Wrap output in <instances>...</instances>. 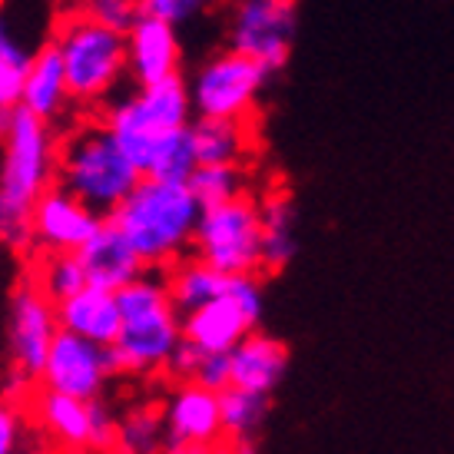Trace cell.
Returning a JSON list of instances; mask_svg holds the SVG:
<instances>
[{"mask_svg": "<svg viewBox=\"0 0 454 454\" xmlns=\"http://www.w3.org/2000/svg\"><path fill=\"white\" fill-rule=\"evenodd\" d=\"M200 215L202 202L196 200L190 183L143 176L110 219L129 239L146 269H160L190 249Z\"/></svg>", "mask_w": 454, "mask_h": 454, "instance_id": "6da1fadb", "label": "cell"}, {"mask_svg": "<svg viewBox=\"0 0 454 454\" xmlns=\"http://www.w3.org/2000/svg\"><path fill=\"white\" fill-rule=\"evenodd\" d=\"M139 179L143 173L103 120H83L60 139L57 183L106 219L137 190Z\"/></svg>", "mask_w": 454, "mask_h": 454, "instance_id": "7a4b0ae2", "label": "cell"}, {"mask_svg": "<svg viewBox=\"0 0 454 454\" xmlns=\"http://www.w3.org/2000/svg\"><path fill=\"white\" fill-rule=\"evenodd\" d=\"M116 299H120V312H123L120 335L110 345L116 372L153 375V372L166 368L169 355L176 352V345L183 341V312L169 299L166 278L143 272L116 292Z\"/></svg>", "mask_w": 454, "mask_h": 454, "instance_id": "3957f363", "label": "cell"}, {"mask_svg": "<svg viewBox=\"0 0 454 454\" xmlns=\"http://www.w3.org/2000/svg\"><path fill=\"white\" fill-rule=\"evenodd\" d=\"M53 47L64 57L67 83L76 106H106L129 80L127 34L70 11L53 30Z\"/></svg>", "mask_w": 454, "mask_h": 454, "instance_id": "277c9868", "label": "cell"}, {"mask_svg": "<svg viewBox=\"0 0 454 454\" xmlns=\"http://www.w3.org/2000/svg\"><path fill=\"white\" fill-rule=\"evenodd\" d=\"M192 116L196 110H192L190 83L183 74H176L160 83L133 87L129 93L114 97L103 110V123L114 129L116 143L127 150V156L146 176L160 143L173 137L176 129L192 127Z\"/></svg>", "mask_w": 454, "mask_h": 454, "instance_id": "5b68a950", "label": "cell"}, {"mask_svg": "<svg viewBox=\"0 0 454 454\" xmlns=\"http://www.w3.org/2000/svg\"><path fill=\"white\" fill-rule=\"evenodd\" d=\"M57 163L60 139L53 123L17 106L0 137V192L24 206H37L57 179Z\"/></svg>", "mask_w": 454, "mask_h": 454, "instance_id": "8992f818", "label": "cell"}, {"mask_svg": "<svg viewBox=\"0 0 454 454\" xmlns=\"http://www.w3.org/2000/svg\"><path fill=\"white\" fill-rule=\"evenodd\" d=\"M192 249L226 276H246L262 269V209L249 196L206 206Z\"/></svg>", "mask_w": 454, "mask_h": 454, "instance_id": "52a82bcc", "label": "cell"}, {"mask_svg": "<svg viewBox=\"0 0 454 454\" xmlns=\"http://www.w3.org/2000/svg\"><path fill=\"white\" fill-rule=\"evenodd\" d=\"M269 70L246 53L226 51L206 57L190 76V97L196 116L209 120H249L262 97Z\"/></svg>", "mask_w": 454, "mask_h": 454, "instance_id": "ba28073f", "label": "cell"}, {"mask_svg": "<svg viewBox=\"0 0 454 454\" xmlns=\"http://www.w3.org/2000/svg\"><path fill=\"white\" fill-rule=\"evenodd\" d=\"M57 332H60L57 302L40 286V278L37 282L20 278L11 295H7V318H4L7 368H17L30 379H40Z\"/></svg>", "mask_w": 454, "mask_h": 454, "instance_id": "9c48e42d", "label": "cell"}, {"mask_svg": "<svg viewBox=\"0 0 454 454\" xmlns=\"http://www.w3.org/2000/svg\"><path fill=\"white\" fill-rule=\"evenodd\" d=\"M295 0H229L226 43L276 74L295 40Z\"/></svg>", "mask_w": 454, "mask_h": 454, "instance_id": "30bf717a", "label": "cell"}, {"mask_svg": "<svg viewBox=\"0 0 454 454\" xmlns=\"http://www.w3.org/2000/svg\"><path fill=\"white\" fill-rule=\"evenodd\" d=\"M262 318V286L255 272L232 276L229 292L183 316V339L206 352H232Z\"/></svg>", "mask_w": 454, "mask_h": 454, "instance_id": "8fae6325", "label": "cell"}, {"mask_svg": "<svg viewBox=\"0 0 454 454\" xmlns=\"http://www.w3.org/2000/svg\"><path fill=\"white\" fill-rule=\"evenodd\" d=\"M114 375L116 362L110 345H100V341L60 328L51 345L40 381H43V388L93 402V398H103V388Z\"/></svg>", "mask_w": 454, "mask_h": 454, "instance_id": "7c38bea8", "label": "cell"}, {"mask_svg": "<svg viewBox=\"0 0 454 454\" xmlns=\"http://www.w3.org/2000/svg\"><path fill=\"white\" fill-rule=\"evenodd\" d=\"M103 223L106 215L90 209L87 202L76 200L60 183L51 186L34 206V239L47 253H80Z\"/></svg>", "mask_w": 454, "mask_h": 454, "instance_id": "4fadbf2b", "label": "cell"}, {"mask_svg": "<svg viewBox=\"0 0 454 454\" xmlns=\"http://www.w3.org/2000/svg\"><path fill=\"white\" fill-rule=\"evenodd\" d=\"M129 47V83L146 87L160 83L166 76H176L183 64V47H179V30L160 17L143 13L137 24L127 30Z\"/></svg>", "mask_w": 454, "mask_h": 454, "instance_id": "5bb4252c", "label": "cell"}, {"mask_svg": "<svg viewBox=\"0 0 454 454\" xmlns=\"http://www.w3.org/2000/svg\"><path fill=\"white\" fill-rule=\"evenodd\" d=\"M163 421L169 442L213 444L223 431L219 391H209L196 381H179V388L163 402Z\"/></svg>", "mask_w": 454, "mask_h": 454, "instance_id": "9a60e30c", "label": "cell"}, {"mask_svg": "<svg viewBox=\"0 0 454 454\" xmlns=\"http://www.w3.org/2000/svg\"><path fill=\"white\" fill-rule=\"evenodd\" d=\"M80 262L87 269L90 286H100V289L120 292L123 286H129L133 278H139L146 272V262L137 255V249L129 246V239L120 232L114 219H106L97 236L80 249Z\"/></svg>", "mask_w": 454, "mask_h": 454, "instance_id": "2e32d148", "label": "cell"}, {"mask_svg": "<svg viewBox=\"0 0 454 454\" xmlns=\"http://www.w3.org/2000/svg\"><path fill=\"white\" fill-rule=\"evenodd\" d=\"M70 103H74V93H70V83H67L64 57L53 47V40H47L30 57L24 103L20 106L30 110L34 116H40V120H47V123H57L70 110Z\"/></svg>", "mask_w": 454, "mask_h": 454, "instance_id": "e0dca14e", "label": "cell"}, {"mask_svg": "<svg viewBox=\"0 0 454 454\" xmlns=\"http://www.w3.org/2000/svg\"><path fill=\"white\" fill-rule=\"evenodd\" d=\"M229 362H232V385L236 388L272 395L289 372V348L272 335L249 332L229 352Z\"/></svg>", "mask_w": 454, "mask_h": 454, "instance_id": "ac0fdd59", "label": "cell"}, {"mask_svg": "<svg viewBox=\"0 0 454 454\" xmlns=\"http://www.w3.org/2000/svg\"><path fill=\"white\" fill-rule=\"evenodd\" d=\"M57 318H60V328L100 341V345H114L123 325L116 292L100 289V286H87L64 302H57Z\"/></svg>", "mask_w": 454, "mask_h": 454, "instance_id": "d6986e66", "label": "cell"}, {"mask_svg": "<svg viewBox=\"0 0 454 454\" xmlns=\"http://www.w3.org/2000/svg\"><path fill=\"white\" fill-rule=\"evenodd\" d=\"M37 421L43 425V431H51V438L74 451L93 448V411L83 398L47 388L37 398Z\"/></svg>", "mask_w": 454, "mask_h": 454, "instance_id": "ffe728a7", "label": "cell"}, {"mask_svg": "<svg viewBox=\"0 0 454 454\" xmlns=\"http://www.w3.org/2000/svg\"><path fill=\"white\" fill-rule=\"evenodd\" d=\"M229 282L232 276H226L223 269H215L209 265L206 259H186V262H179L169 276H166V289H169V299L176 305L183 316H190L196 312L200 305L213 302L219 295H226L229 292Z\"/></svg>", "mask_w": 454, "mask_h": 454, "instance_id": "44dd1931", "label": "cell"}, {"mask_svg": "<svg viewBox=\"0 0 454 454\" xmlns=\"http://www.w3.org/2000/svg\"><path fill=\"white\" fill-rule=\"evenodd\" d=\"M262 209V269L278 272L292 262L295 255V206L289 196L272 192L259 206Z\"/></svg>", "mask_w": 454, "mask_h": 454, "instance_id": "7402d4cb", "label": "cell"}, {"mask_svg": "<svg viewBox=\"0 0 454 454\" xmlns=\"http://www.w3.org/2000/svg\"><path fill=\"white\" fill-rule=\"evenodd\" d=\"M192 143L200 163H242L249 153V129L246 120H209L196 116L192 120Z\"/></svg>", "mask_w": 454, "mask_h": 454, "instance_id": "603a6c76", "label": "cell"}, {"mask_svg": "<svg viewBox=\"0 0 454 454\" xmlns=\"http://www.w3.org/2000/svg\"><path fill=\"white\" fill-rule=\"evenodd\" d=\"M169 444L163 411L150 404H133L116 418V448L120 454H160Z\"/></svg>", "mask_w": 454, "mask_h": 454, "instance_id": "cb8c5ba5", "label": "cell"}, {"mask_svg": "<svg viewBox=\"0 0 454 454\" xmlns=\"http://www.w3.org/2000/svg\"><path fill=\"white\" fill-rule=\"evenodd\" d=\"M219 411H223V431L226 434H232L236 442L253 438L269 418V395L229 385V388L219 391Z\"/></svg>", "mask_w": 454, "mask_h": 454, "instance_id": "d4e9b609", "label": "cell"}, {"mask_svg": "<svg viewBox=\"0 0 454 454\" xmlns=\"http://www.w3.org/2000/svg\"><path fill=\"white\" fill-rule=\"evenodd\" d=\"M200 166L196 156V143H192V129H176L173 137H166L160 143V150L153 153L146 176L153 179H169V183H190V176Z\"/></svg>", "mask_w": 454, "mask_h": 454, "instance_id": "484cf974", "label": "cell"}, {"mask_svg": "<svg viewBox=\"0 0 454 454\" xmlns=\"http://www.w3.org/2000/svg\"><path fill=\"white\" fill-rule=\"evenodd\" d=\"M190 190L206 206H219L242 196V169L239 163H200L190 176Z\"/></svg>", "mask_w": 454, "mask_h": 454, "instance_id": "4316f807", "label": "cell"}, {"mask_svg": "<svg viewBox=\"0 0 454 454\" xmlns=\"http://www.w3.org/2000/svg\"><path fill=\"white\" fill-rule=\"evenodd\" d=\"M40 286L47 289L53 302H64V299L76 295L80 289H87L90 278L76 253H51L43 269H40Z\"/></svg>", "mask_w": 454, "mask_h": 454, "instance_id": "83f0119b", "label": "cell"}, {"mask_svg": "<svg viewBox=\"0 0 454 454\" xmlns=\"http://www.w3.org/2000/svg\"><path fill=\"white\" fill-rule=\"evenodd\" d=\"M34 242V206H24L0 192V246L24 253Z\"/></svg>", "mask_w": 454, "mask_h": 454, "instance_id": "f1b7e54d", "label": "cell"}, {"mask_svg": "<svg viewBox=\"0 0 454 454\" xmlns=\"http://www.w3.org/2000/svg\"><path fill=\"white\" fill-rule=\"evenodd\" d=\"M74 11L87 13L90 20H97V24H103V27L123 30V34L143 17L139 0H76Z\"/></svg>", "mask_w": 454, "mask_h": 454, "instance_id": "f546056e", "label": "cell"}, {"mask_svg": "<svg viewBox=\"0 0 454 454\" xmlns=\"http://www.w3.org/2000/svg\"><path fill=\"white\" fill-rule=\"evenodd\" d=\"M30 57H24V53H0V110L4 114H13L24 103V83H27V70H30Z\"/></svg>", "mask_w": 454, "mask_h": 454, "instance_id": "4dcf8cb0", "label": "cell"}, {"mask_svg": "<svg viewBox=\"0 0 454 454\" xmlns=\"http://www.w3.org/2000/svg\"><path fill=\"white\" fill-rule=\"evenodd\" d=\"M215 0H139V7L143 13H150V17H160L166 24L179 27H190L196 24L200 17L213 11Z\"/></svg>", "mask_w": 454, "mask_h": 454, "instance_id": "1f68e13d", "label": "cell"}, {"mask_svg": "<svg viewBox=\"0 0 454 454\" xmlns=\"http://www.w3.org/2000/svg\"><path fill=\"white\" fill-rule=\"evenodd\" d=\"M196 385L209 391H223L232 385V362H229V352H206L200 362V372H196Z\"/></svg>", "mask_w": 454, "mask_h": 454, "instance_id": "d6a6232c", "label": "cell"}, {"mask_svg": "<svg viewBox=\"0 0 454 454\" xmlns=\"http://www.w3.org/2000/svg\"><path fill=\"white\" fill-rule=\"evenodd\" d=\"M24 448V415L7 398H0V454H20Z\"/></svg>", "mask_w": 454, "mask_h": 454, "instance_id": "836d02e7", "label": "cell"}, {"mask_svg": "<svg viewBox=\"0 0 454 454\" xmlns=\"http://www.w3.org/2000/svg\"><path fill=\"white\" fill-rule=\"evenodd\" d=\"M206 348H200L196 341L183 339L176 345V352L169 355V362H166V372L173 375L176 381H196V372H200V362Z\"/></svg>", "mask_w": 454, "mask_h": 454, "instance_id": "e575fe53", "label": "cell"}, {"mask_svg": "<svg viewBox=\"0 0 454 454\" xmlns=\"http://www.w3.org/2000/svg\"><path fill=\"white\" fill-rule=\"evenodd\" d=\"M34 51H37V47H27V40L13 30V20H11V13H7V7L0 4V53H24V57H30Z\"/></svg>", "mask_w": 454, "mask_h": 454, "instance_id": "d590c367", "label": "cell"}, {"mask_svg": "<svg viewBox=\"0 0 454 454\" xmlns=\"http://www.w3.org/2000/svg\"><path fill=\"white\" fill-rule=\"evenodd\" d=\"M34 381L30 375H24V372H17V368H7V375H4V381H0V398H7V402H24L27 391L34 388Z\"/></svg>", "mask_w": 454, "mask_h": 454, "instance_id": "8d00e7d4", "label": "cell"}, {"mask_svg": "<svg viewBox=\"0 0 454 454\" xmlns=\"http://www.w3.org/2000/svg\"><path fill=\"white\" fill-rule=\"evenodd\" d=\"M213 444H200V442H169L166 444V454H213Z\"/></svg>", "mask_w": 454, "mask_h": 454, "instance_id": "74e56055", "label": "cell"}, {"mask_svg": "<svg viewBox=\"0 0 454 454\" xmlns=\"http://www.w3.org/2000/svg\"><path fill=\"white\" fill-rule=\"evenodd\" d=\"M7 123H11V114H4V110H0V137H4V129H7Z\"/></svg>", "mask_w": 454, "mask_h": 454, "instance_id": "f35d334b", "label": "cell"}, {"mask_svg": "<svg viewBox=\"0 0 454 454\" xmlns=\"http://www.w3.org/2000/svg\"><path fill=\"white\" fill-rule=\"evenodd\" d=\"M213 454H236V451H229V448H215Z\"/></svg>", "mask_w": 454, "mask_h": 454, "instance_id": "ab89813d", "label": "cell"}]
</instances>
